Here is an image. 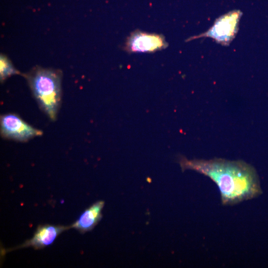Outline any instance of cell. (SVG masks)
I'll list each match as a JSON object with an SVG mask.
<instances>
[{
    "label": "cell",
    "instance_id": "1",
    "mask_svg": "<svg viewBox=\"0 0 268 268\" xmlns=\"http://www.w3.org/2000/svg\"><path fill=\"white\" fill-rule=\"evenodd\" d=\"M179 162L183 170H194L215 183L223 205H234L256 198L262 193L255 169L242 160L218 158L189 160L182 157Z\"/></svg>",
    "mask_w": 268,
    "mask_h": 268
},
{
    "label": "cell",
    "instance_id": "6",
    "mask_svg": "<svg viewBox=\"0 0 268 268\" xmlns=\"http://www.w3.org/2000/svg\"><path fill=\"white\" fill-rule=\"evenodd\" d=\"M67 228L64 226L45 225L39 227L33 237L26 242L23 246L42 248L51 244L62 231Z\"/></svg>",
    "mask_w": 268,
    "mask_h": 268
},
{
    "label": "cell",
    "instance_id": "7",
    "mask_svg": "<svg viewBox=\"0 0 268 268\" xmlns=\"http://www.w3.org/2000/svg\"><path fill=\"white\" fill-rule=\"evenodd\" d=\"M104 205L102 201H98L87 209L79 218L72 225L81 231L92 229L101 217V212Z\"/></svg>",
    "mask_w": 268,
    "mask_h": 268
},
{
    "label": "cell",
    "instance_id": "4",
    "mask_svg": "<svg viewBox=\"0 0 268 268\" xmlns=\"http://www.w3.org/2000/svg\"><path fill=\"white\" fill-rule=\"evenodd\" d=\"M242 13L233 10L219 17L206 33V36L214 39L218 42L229 43L237 31V25Z\"/></svg>",
    "mask_w": 268,
    "mask_h": 268
},
{
    "label": "cell",
    "instance_id": "2",
    "mask_svg": "<svg viewBox=\"0 0 268 268\" xmlns=\"http://www.w3.org/2000/svg\"><path fill=\"white\" fill-rule=\"evenodd\" d=\"M27 78L39 106L54 121L61 100V73L54 70L39 68L31 72Z\"/></svg>",
    "mask_w": 268,
    "mask_h": 268
},
{
    "label": "cell",
    "instance_id": "8",
    "mask_svg": "<svg viewBox=\"0 0 268 268\" xmlns=\"http://www.w3.org/2000/svg\"><path fill=\"white\" fill-rule=\"evenodd\" d=\"M10 62L3 56H0V79L3 80L8 76L17 73Z\"/></svg>",
    "mask_w": 268,
    "mask_h": 268
},
{
    "label": "cell",
    "instance_id": "3",
    "mask_svg": "<svg viewBox=\"0 0 268 268\" xmlns=\"http://www.w3.org/2000/svg\"><path fill=\"white\" fill-rule=\"evenodd\" d=\"M0 132L6 138L26 141L42 134V132L24 122L15 114H7L0 117Z\"/></svg>",
    "mask_w": 268,
    "mask_h": 268
},
{
    "label": "cell",
    "instance_id": "5",
    "mask_svg": "<svg viewBox=\"0 0 268 268\" xmlns=\"http://www.w3.org/2000/svg\"><path fill=\"white\" fill-rule=\"evenodd\" d=\"M164 46L163 40L157 35L136 33L129 42V49L133 52H151Z\"/></svg>",
    "mask_w": 268,
    "mask_h": 268
}]
</instances>
